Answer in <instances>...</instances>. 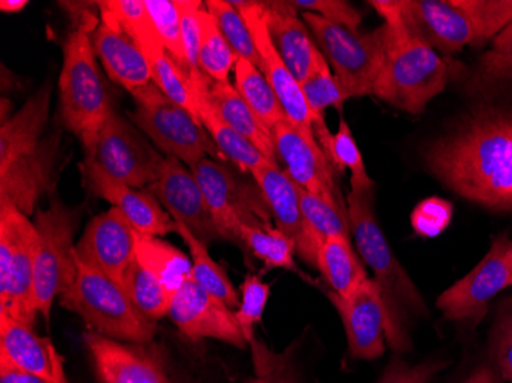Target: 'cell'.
<instances>
[{
  "label": "cell",
  "mask_w": 512,
  "mask_h": 383,
  "mask_svg": "<svg viewBox=\"0 0 512 383\" xmlns=\"http://www.w3.org/2000/svg\"><path fill=\"white\" fill-rule=\"evenodd\" d=\"M428 171L454 194L493 212L512 210V100L483 99L424 151Z\"/></svg>",
  "instance_id": "1"
},
{
  "label": "cell",
  "mask_w": 512,
  "mask_h": 383,
  "mask_svg": "<svg viewBox=\"0 0 512 383\" xmlns=\"http://www.w3.org/2000/svg\"><path fill=\"white\" fill-rule=\"evenodd\" d=\"M50 103L51 85L45 83L0 125V204H13L28 217L56 187L60 134L45 135Z\"/></svg>",
  "instance_id": "2"
},
{
  "label": "cell",
  "mask_w": 512,
  "mask_h": 383,
  "mask_svg": "<svg viewBox=\"0 0 512 383\" xmlns=\"http://www.w3.org/2000/svg\"><path fill=\"white\" fill-rule=\"evenodd\" d=\"M347 213L359 255L375 273L387 315L385 338L394 353L411 350L408 316L427 318L428 307L401 262L394 256L375 212V184L352 187L347 195Z\"/></svg>",
  "instance_id": "3"
},
{
  "label": "cell",
  "mask_w": 512,
  "mask_h": 383,
  "mask_svg": "<svg viewBox=\"0 0 512 383\" xmlns=\"http://www.w3.org/2000/svg\"><path fill=\"white\" fill-rule=\"evenodd\" d=\"M368 5L384 17L388 28L387 56L373 95L399 111L421 115L447 88L450 65L408 30L394 0H370Z\"/></svg>",
  "instance_id": "4"
},
{
  "label": "cell",
  "mask_w": 512,
  "mask_h": 383,
  "mask_svg": "<svg viewBox=\"0 0 512 383\" xmlns=\"http://www.w3.org/2000/svg\"><path fill=\"white\" fill-rule=\"evenodd\" d=\"M402 22L436 53L493 42L512 22V0H394Z\"/></svg>",
  "instance_id": "5"
},
{
  "label": "cell",
  "mask_w": 512,
  "mask_h": 383,
  "mask_svg": "<svg viewBox=\"0 0 512 383\" xmlns=\"http://www.w3.org/2000/svg\"><path fill=\"white\" fill-rule=\"evenodd\" d=\"M97 25L83 19L80 27L69 33L59 77L60 122L80 138L82 145L99 132L114 111L92 46V31Z\"/></svg>",
  "instance_id": "6"
},
{
  "label": "cell",
  "mask_w": 512,
  "mask_h": 383,
  "mask_svg": "<svg viewBox=\"0 0 512 383\" xmlns=\"http://www.w3.org/2000/svg\"><path fill=\"white\" fill-rule=\"evenodd\" d=\"M76 264V276L60 296V304L106 338L128 344H149L157 327L132 304L123 285L86 266L77 255Z\"/></svg>",
  "instance_id": "7"
},
{
  "label": "cell",
  "mask_w": 512,
  "mask_h": 383,
  "mask_svg": "<svg viewBox=\"0 0 512 383\" xmlns=\"http://www.w3.org/2000/svg\"><path fill=\"white\" fill-rule=\"evenodd\" d=\"M131 95L135 102L134 111L129 112L131 122L166 157L178 158L188 167L206 157L226 161L200 118L169 99L154 83L134 89Z\"/></svg>",
  "instance_id": "8"
},
{
  "label": "cell",
  "mask_w": 512,
  "mask_h": 383,
  "mask_svg": "<svg viewBox=\"0 0 512 383\" xmlns=\"http://www.w3.org/2000/svg\"><path fill=\"white\" fill-rule=\"evenodd\" d=\"M301 17L348 97L373 95L387 56V25L361 33L313 13Z\"/></svg>",
  "instance_id": "9"
},
{
  "label": "cell",
  "mask_w": 512,
  "mask_h": 383,
  "mask_svg": "<svg viewBox=\"0 0 512 383\" xmlns=\"http://www.w3.org/2000/svg\"><path fill=\"white\" fill-rule=\"evenodd\" d=\"M37 235L34 221L13 204H0V313L34 327Z\"/></svg>",
  "instance_id": "10"
},
{
  "label": "cell",
  "mask_w": 512,
  "mask_h": 383,
  "mask_svg": "<svg viewBox=\"0 0 512 383\" xmlns=\"http://www.w3.org/2000/svg\"><path fill=\"white\" fill-rule=\"evenodd\" d=\"M80 213L66 206L59 198L51 201L46 210H39L34 226L39 235L34 293L40 315L50 321L51 308L57 296H62L76 276V246L74 233L79 226Z\"/></svg>",
  "instance_id": "11"
},
{
  "label": "cell",
  "mask_w": 512,
  "mask_h": 383,
  "mask_svg": "<svg viewBox=\"0 0 512 383\" xmlns=\"http://www.w3.org/2000/svg\"><path fill=\"white\" fill-rule=\"evenodd\" d=\"M83 167H91L134 189H148L166 157L152 148L125 118L112 111L102 128L85 143Z\"/></svg>",
  "instance_id": "12"
},
{
  "label": "cell",
  "mask_w": 512,
  "mask_h": 383,
  "mask_svg": "<svg viewBox=\"0 0 512 383\" xmlns=\"http://www.w3.org/2000/svg\"><path fill=\"white\" fill-rule=\"evenodd\" d=\"M191 171L221 238L240 243L238 227L243 223L270 227L272 217L260 189L241 180L226 164L206 157L191 166Z\"/></svg>",
  "instance_id": "13"
},
{
  "label": "cell",
  "mask_w": 512,
  "mask_h": 383,
  "mask_svg": "<svg viewBox=\"0 0 512 383\" xmlns=\"http://www.w3.org/2000/svg\"><path fill=\"white\" fill-rule=\"evenodd\" d=\"M99 383H180L160 345L114 341L96 331L83 334Z\"/></svg>",
  "instance_id": "14"
},
{
  "label": "cell",
  "mask_w": 512,
  "mask_h": 383,
  "mask_svg": "<svg viewBox=\"0 0 512 383\" xmlns=\"http://www.w3.org/2000/svg\"><path fill=\"white\" fill-rule=\"evenodd\" d=\"M508 241L506 233L494 236L482 261L437 298V308L448 321L479 318L497 295L512 287V267L505 259Z\"/></svg>",
  "instance_id": "15"
},
{
  "label": "cell",
  "mask_w": 512,
  "mask_h": 383,
  "mask_svg": "<svg viewBox=\"0 0 512 383\" xmlns=\"http://www.w3.org/2000/svg\"><path fill=\"white\" fill-rule=\"evenodd\" d=\"M175 327L191 341L215 339L244 350L249 347L238 325L235 310L194 279H186L175 292L168 313Z\"/></svg>",
  "instance_id": "16"
},
{
  "label": "cell",
  "mask_w": 512,
  "mask_h": 383,
  "mask_svg": "<svg viewBox=\"0 0 512 383\" xmlns=\"http://www.w3.org/2000/svg\"><path fill=\"white\" fill-rule=\"evenodd\" d=\"M243 14L244 20L252 31L253 40L261 57V73L272 86L289 122H292L302 134L313 143H318L313 129V114L302 94L301 85L293 77L286 63L279 57L278 51L270 39L266 23V2H232Z\"/></svg>",
  "instance_id": "17"
},
{
  "label": "cell",
  "mask_w": 512,
  "mask_h": 383,
  "mask_svg": "<svg viewBox=\"0 0 512 383\" xmlns=\"http://www.w3.org/2000/svg\"><path fill=\"white\" fill-rule=\"evenodd\" d=\"M278 160L286 164L284 171L309 194L324 198L347 212V201L336 186L333 166L318 143L310 141L292 122L283 120L272 129Z\"/></svg>",
  "instance_id": "18"
},
{
  "label": "cell",
  "mask_w": 512,
  "mask_h": 383,
  "mask_svg": "<svg viewBox=\"0 0 512 383\" xmlns=\"http://www.w3.org/2000/svg\"><path fill=\"white\" fill-rule=\"evenodd\" d=\"M148 190L165 207L175 223L188 227L203 243L209 244L221 238L197 178L192 174L191 167L184 166L178 158H165Z\"/></svg>",
  "instance_id": "19"
},
{
  "label": "cell",
  "mask_w": 512,
  "mask_h": 383,
  "mask_svg": "<svg viewBox=\"0 0 512 383\" xmlns=\"http://www.w3.org/2000/svg\"><path fill=\"white\" fill-rule=\"evenodd\" d=\"M137 230L115 207L92 218L76 244V255L86 266L123 284L135 261Z\"/></svg>",
  "instance_id": "20"
},
{
  "label": "cell",
  "mask_w": 512,
  "mask_h": 383,
  "mask_svg": "<svg viewBox=\"0 0 512 383\" xmlns=\"http://www.w3.org/2000/svg\"><path fill=\"white\" fill-rule=\"evenodd\" d=\"M327 296L341 316L350 354L364 361L381 357L387 339V315L378 282L368 278L348 298H341L333 292L327 293Z\"/></svg>",
  "instance_id": "21"
},
{
  "label": "cell",
  "mask_w": 512,
  "mask_h": 383,
  "mask_svg": "<svg viewBox=\"0 0 512 383\" xmlns=\"http://www.w3.org/2000/svg\"><path fill=\"white\" fill-rule=\"evenodd\" d=\"M83 181L94 197L103 198L119 210L137 232L152 236L177 233V223L148 189H134L106 177L91 167H83Z\"/></svg>",
  "instance_id": "22"
},
{
  "label": "cell",
  "mask_w": 512,
  "mask_h": 383,
  "mask_svg": "<svg viewBox=\"0 0 512 383\" xmlns=\"http://www.w3.org/2000/svg\"><path fill=\"white\" fill-rule=\"evenodd\" d=\"M92 46L112 82L129 92L152 82L151 68L134 40L111 19L100 14V22L92 31Z\"/></svg>",
  "instance_id": "23"
},
{
  "label": "cell",
  "mask_w": 512,
  "mask_h": 383,
  "mask_svg": "<svg viewBox=\"0 0 512 383\" xmlns=\"http://www.w3.org/2000/svg\"><path fill=\"white\" fill-rule=\"evenodd\" d=\"M266 23L275 50L301 85L319 54L309 27L289 2H266Z\"/></svg>",
  "instance_id": "24"
},
{
  "label": "cell",
  "mask_w": 512,
  "mask_h": 383,
  "mask_svg": "<svg viewBox=\"0 0 512 383\" xmlns=\"http://www.w3.org/2000/svg\"><path fill=\"white\" fill-rule=\"evenodd\" d=\"M250 175L266 201L276 229L295 241L296 255L299 256L306 239V224L299 200L301 187L279 166L258 167Z\"/></svg>",
  "instance_id": "25"
},
{
  "label": "cell",
  "mask_w": 512,
  "mask_h": 383,
  "mask_svg": "<svg viewBox=\"0 0 512 383\" xmlns=\"http://www.w3.org/2000/svg\"><path fill=\"white\" fill-rule=\"evenodd\" d=\"M195 99L201 97L207 105L214 109L215 114L226 123L229 128L260 149L273 164H278L275 141L272 131L261 123L255 112L244 102L234 85L209 80L206 86L194 92Z\"/></svg>",
  "instance_id": "26"
},
{
  "label": "cell",
  "mask_w": 512,
  "mask_h": 383,
  "mask_svg": "<svg viewBox=\"0 0 512 383\" xmlns=\"http://www.w3.org/2000/svg\"><path fill=\"white\" fill-rule=\"evenodd\" d=\"M34 327L0 313V361L48 382L53 374V342Z\"/></svg>",
  "instance_id": "27"
},
{
  "label": "cell",
  "mask_w": 512,
  "mask_h": 383,
  "mask_svg": "<svg viewBox=\"0 0 512 383\" xmlns=\"http://www.w3.org/2000/svg\"><path fill=\"white\" fill-rule=\"evenodd\" d=\"M301 200L302 217L306 224V239L299 258L306 264L318 269V253L322 244L330 236H345L352 238L348 213L339 209L335 204L325 201L324 198L309 194L306 190L299 192Z\"/></svg>",
  "instance_id": "28"
},
{
  "label": "cell",
  "mask_w": 512,
  "mask_h": 383,
  "mask_svg": "<svg viewBox=\"0 0 512 383\" xmlns=\"http://www.w3.org/2000/svg\"><path fill=\"white\" fill-rule=\"evenodd\" d=\"M318 270L330 287V292L341 298L352 296L367 281V270L353 250L352 238L330 236L318 253Z\"/></svg>",
  "instance_id": "29"
},
{
  "label": "cell",
  "mask_w": 512,
  "mask_h": 383,
  "mask_svg": "<svg viewBox=\"0 0 512 383\" xmlns=\"http://www.w3.org/2000/svg\"><path fill=\"white\" fill-rule=\"evenodd\" d=\"M135 259L152 275L157 276L172 292H177L192 276V261L180 249L160 238L137 232Z\"/></svg>",
  "instance_id": "30"
},
{
  "label": "cell",
  "mask_w": 512,
  "mask_h": 383,
  "mask_svg": "<svg viewBox=\"0 0 512 383\" xmlns=\"http://www.w3.org/2000/svg\"><path fill=\"white\" fill-rule=\"evenodd\" d=\"M198 117L206 131L211 135L217 148L220 149L224 160H229L241 172H249L264 166H278L273 164L260 149L252 145L247 138L229 128L226 123L215 114L214 109L207 105L201 97H197Z\"/></svg>",
  "instance_id": "31"
},
{
  "label": "cell",
  "mask_w": 512,
  "mask_h": 383,
  "mask_svg": "<svg viewBox=\"0 0 512 383\" xmlns=\"http://www.w3.org/2000/svg\"><path fill=\"white\" fill-rule=\"evenodd\" d=\"M234 86L269 131L278 123L287 120L278 95L267 82L266 76L249 60L238 57L234 68Z\"/></svg>",
  "instance_id": "32"
},
{
  "label": "cell",
  "mask_w": 512,
  "mask_h": 383,
  "mask_svg": "<svg viewBox=\"0 0 512 383\" xmlns=\"http://www.w3.org/2000/svg\"><path fill=\"white\" fill-rule=\"evenodd\" d=\"M177 233L183 238L184 244L191 252L192 279L203 287L206 292L226 302L232 310L240 305V293L230 281L223 267L212 258L207 244L198 239L188 227L177 223Z\"/></svg>",
  "instance_id": "33"
},
{
  "label": "cell",
  "mask_w": 512,
  "mask_h": 383,
  "mask_svg": "<svg viewBox=\"0 0 512 383\" xmlns=\"http://www.w3.org/2000/svg\"><path fill=\"white\" fill-rule=\"evenodd\" d=\"M238 239L255 258L264 262L267 269H284L298 272L295 264L296 244L286 233L276 227L241 224Z\"/></svg>",
  "instance_id": "34"
},
{
  "label": "cell",
  "mask_w": 512,
  "mask_h": 383,
  "mask_svg": "<svg viewBox=\"0 0 512 383\" xmlns=\"http://www.w3.org/2000/svg\"><path fill=\"white\" fill-rule=\"evenodd\" d=\"M301 89L313 114V129L316 126L327 125L325 123L327 109L333 108L341 112L344 103L350 99L321 51L316 57L312 73L301 83Z\"/></svg>",
  "instance_id": "35"
},
{
  "label": "cell",
  "mask_w": 512,
  "mask_h": 383,
  "mask_svg": "<svg viewBox=\"0 0 512 383\" xmlns=\"http://www.w3.org/2000/svg\"><path fill=\"white\" fill-rule=\"evenodd\" d=\"M122 285L132 304L142 311L146 318L155 322L168 316L175 292L145 267L140 266L137 259L129 267Z\"/></svg>",
  "instance_id": "36"
},
{
  "label": "cell",
  "mask_w": 512,
  "mask_h": 383,
  "mask_svg": "<svg viewBox=\"0 0 512 383\" xmlns=\"http://www.w3.org/2000/svg\"><path fill=\"white\" fill-rule=\"evenodd\" d=\"M200 28L201 42L198 63H200L201 73L214 82L229 83L230 73H234L238 56L224 39L217 22L206 10V7L201 8Z\"/></svg>",
  "instance_id": "37"
},
{
  "label": "cell",
  "mask_w": 512,
  "mask_h": 383,
  "mask_svg": "<svg viewBox=\"0 0 512 383\" xmlns=\"http://www.w3.org/2000/svg\"><path fill=\"white\" fill-rule=\"evenodd\" d=\"M509 82H512V22L494 37L488 51L477 60L470 88L473 92H483Z\"/></svg>",
  "instance_id": "38"
},
{
  "label": "cell",
  "mask_w": 512,
  "mask_h": 383,
  "mask_svg": "<svg viewBox=\"0 0 512 383\" xmlns=\"http://www.w3.org/2000/svg\"><path fill=\"white\" fill-rule=\"evenodd\" d=\"M204 7L209 11L224 39L229 43L240 59L249 60L250 63L261 69V57L253 40L252 31L244 20L243 14L232 2L226 0H206Z\"/></svg>",
  "instance_id": "39"
},
{
  "label": "cell",
  "mask_w": 512,
  "mask_h": 383,
  "mask_svg": "<svg viewBox=\"0 0 512 383\" xmlns=\"http://www.w3.org/2000/svg\"><path fill=\"white\" fill-rule=\"evenodd\" d=\"M145 7L158 39L191 82V71H189L188 62L184 56L181 17L177 0H145Z\"/></svg>",
  "instance_id": "40"
},
{
  "label": "cell",
  "mask_w": 512,
  "mask_h": 383,
  "mask_svg": "<svg viewBox=\"0 0 512 383\" xmlns=\"http://www.w3.org/2000/svg\"><path fill=\"white\" fill-rule=\"evenodd\" d=\"M325 157L329 158L333 167H338L339 171L352 172V187L373 186V180L368 177L367 167L362 160L361 151L356 145L355 137L348 128L345 118L339 117V126L336 134L330 138L329 146L325 148Z\"/></svg>",
  "instance_id": "41"
},
{
  "label": "cell",
  "mask_w": 512,
  "mask_h": 383,
  "mask_svg": "<svg viewBox=\"0 0 512 383\" xmlns=\"http://www.w3.org/2000/svg\"><path fill=\"white\" fill-rule=\"evenodd\" d=\"M269 298L270 284L264 282L260 275L249 273L241 284L240 305L235 310L238 325L249 347L256 341L255 328L263 319Z\"/></svg>",
  "instance_id": "42"
},
{
  "label": "cell",
  "mask_w": 512,
  "mask_h": 383,
  "mask_svg": "<svg viewBox=\"0 0 512 383\" xmlns=\"http://www.w3.org/2000/svg\"><path fill=\"white\" fill-rule=\"evenodd\" d=\"M250 348L255 359V376L247 383H299L289 353H273L258 341Z\"/></svg>",
  "instance_id": "43"
},
{
  "label": "cell",
  "mask_w": 512,
  "mask_h": 383,
  "mask_svg": "<svg viewBox=\"0 0 512 383\" xmlns=\"http://www.w3.org/2000/svg\"><path fill=\"white\" fill-rule=\"evenodd\" d=\"M295 10L313 13L329 22L338 23L348 30H359L362 13L345 0H293L289 2Z\"/></svg>",
  "instance_id": "44"
},
{
  "label": "cell",
  "mask_w": 512,
  "mask_h": 383,
  "mask_svg": "<svg viewBox=\"0 0 512 383\" xmlns=\"http://www.w3.org/2000/svg\"><path fill=\"white\" fill-rule=\"evenodd\" d=\"M453 218V206L442 198H430L414 209L411 223L414 230L421 236L439 235L447 229Z\"/></svg>",
  "instance_id": "45"
},
{
  "label": "cell",
  "mask_w": 512,
  "mask_h": 383,
  "mask_svg": "<svg viewBox=\"0 0 512 383\" xmlns=\"http://www.w3.org/2000/svg\"><path fill=\"white\" fill-rule=\"evenodd\" d=\"M448 362L427 361L419 365H408L401 357H394L376 383H430Z\"/></svg>",
  "instance_id": "46"
},
{
  "label": "cell",
  "mask_w": 512,
  "mask_h": 383,
  "mask_svg": "<svg viewBox=\"0 0 512 383\" xmlns=\"http://www.w3.org/2000/svg\"><path fill=\"white\" fill-rule=\"evenodd\" d=\"M491 359L496 365L497 373L506 380L512 383V339L491 338Z\"/></svg>",
  "instance_id": "47"
},
{
  "label": "cell",
  "mask_w": 512,
  "mask_h": 383,
  "mask_svg": "<svg viewBox=\"0 0 512 383\" xmlns=\"http://www.w3.org/2000/svg\"><path fill=\"white\" fill-rule=\"evenodd\" d=\"M0 383H46L40 377L25 373L8 362L0 361Z\"/></svg>",
  "instance_id": "48"
},
{
  "label": "cell",
  "mask_w": 512,
  "mask_h": 383,
  "mask_svg": "<svg viewBox=\"0 0 512 383\" xmlns=\"http://www.w3.org/2000/svg\"><path fill=\"white\" fill-rule=\"evenodd\" d=\"M493 336L512 339V301L505 302L497 311Z\"/></svg>",
  "instance_id": "49"
},
{
  "label": "cell",
  "mask_w": 512,
  "mask_h": 383,
  "mask_svg": "<svg viewBox=\"0 0 512 383\" xmlns=\"http://www.w3.org/2000/svg\"><path fill=\"white\" fill-rule=\"evenodd\" d=\"M463 383H502L499 374L488 367H480Z\"/></svg>",
  "instance_id": "50"
},
{
  "label": "cell",
  "mask_w": 512,
  "mask_h": 383,
  "mask_svg": "<svg viewBox=\"0 0 512 383\" xmlns=\"http://www.w3.org/2000/svg\"><path fill=\"white\" fill-rule=\"evenodd\" d=\"M46 383H69L65 373V365H63V357L60 356L56 347L53 348V374Z\"/></svg>",
  "instance_id": "51"
},
{
  "label": "cell",
  "mask_w": 512,
  "mask_h": 383,
  "mask_svg": "<svg viewBox=\"0 0 512 383\" xmlns=\"http://www.w3.org/2000/svg\"><path fill=\"white\" fill-rule=\"evenodd\" d=\"M28 5V0H2L0 2V10L4 13H20L25 10Z\"/></svg>",
  "instance_id": "52"
},
{
  "label": "cell",
  "mask_w": 512,
  "mask_h": 383,
  "mask_svg": "<svg viewBox=\"0 0 512 383\" xmlns=\"http://www.w3.org/2000/svg\"><path fill=\"white\" fill-rule=\"evenodd\" d=\"M505 259L509 266L512 267V239H509L505 247Z\"/></svg>",
  "instance_id": "53"
}]
</instances>
